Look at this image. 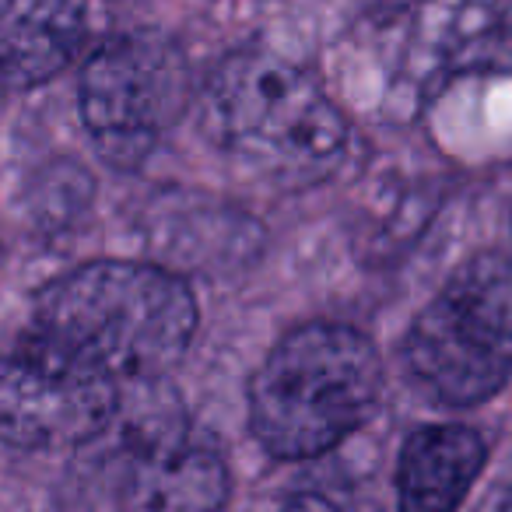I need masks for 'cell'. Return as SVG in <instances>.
<instances>
[{
  "label": "cell",
  "mask_w": 512,
  "mask_h": 512,
  "mask_svg": "<svg viewBox=\"0 0 512 512\" xmlns=\"http://www.w3.org/2000/svg\"><path fill=\"white\" fill-rule=\"evenodd\" d=\"M32 334L120 386L155 383L197 334V299L179 274L137 260H95L43 288Z\"/></svg>",
  "instance_id": "6da1fadb"
},
{
  "label": "cell",
  "mask_w": 512,
  "mask_h": 512,
  "mask_svg": "<svg viewBox=\"0 0 512 512\" xmlns=\"http://www.w3.org/2000/svg\"><path fill=\"white\" fill-rule=\"evenodd\" d=\"M200 127L232 165L274 186L327 179L348 151V120L313 74L271 50L228 53L200 88Z\"/></svg>",
  "instance_id": "7a4b0ae2"
},
{
  "label": "cell",
  "mask_w": 512,
  "mask_h": 512,
  "mask_svg": "<svg viewBox=\"0 0 512 512\" xmlns=\"http://www.w3.org/2000/svg\"><path fill=\"white\" fill-rule=\"evenodd\" d=\"M383 362L344 323L288 330L249 383V428L278 460H313L341 446L376 414Z\"/></svg>",
  "instance_id": "3957f363"
},
{
  "label": "cell",
  "mask_w": 512,
  "mask_h": 512,
  "mask_svg": "<svg viewBox=\"0 0 512 512\" xmlns=\"http://www.w3.org/2000/svg\"><path fill=\"white\" fill-rule=\"evenodd\" d=\"M404 365L446 407H477L509 383L512 256L481 253L442 285L407 330Z\"/></svg>",
  "instance_id": "277c9868"
},
{
  "label": "cell",
  "mask_w": 512,
  "mask_h": 512,
  "mask_svg": "<svg viewBox=\"0 0 512 512\" xmlns=\"http://www.w3.org/2000/svg\"><path fill=\"white\" fill-rule=\"evenodd\" d=\"M190 102V64L162 32L109 39L81 71V120L99 155L116 169L141 165L183 120Z\"/></svg>",
  "instance_id": "5b68a950"
},
{
  "label": "cell",
  "mask_w": 512,
  "mask_h": 512,
  "mask_svg": "<svg viewBox=\"0 0 512 512\" xmlns=\"http://www.w3.org/2000/svg\"><path fill=\"white\" fill-rule=\"evenodd\" d=\"M123 386L39 334L0 358V442L57 453L99 439L120 414Z\"/></svg>",
  "instance_id": "8992f818"
},
{
  "label": "cell",
  "mask_w": 512,
  "mask_h": 512,
  "mask_svg": "<svg viewBox=\"0 0 512 512\" xmlns=\"http://www.w3.org/2000/svg\"><path fill=\"white\" fill-rule=\"evenodd\" d=\"M228 484L232 481L221 449L165 418L134 435L123 474V509L221 512L228 502Z\"/></svg>",
  "instance_id": "52a82bcc"
},
{
  "label": "cell",
  "mask_w": 512,
  "mask_h": 512,
  "mask_svg": "<svg viewBox=\"0 0 512 512\" xmlns=\"http://www.w3.org/2000/svg\"><path fill=\"white\" fill-rule=\"evenodd\" d=\"M488 463L467 425H425L407 435L397 463V512H456Z\"/></svg>",
  "instance_id": "ba28073f"
},
{
  "label": "cell",
  "mask_w": 512,
  "mask_h": 512,
  "mask_svg": "<svg viewBox=\"0 0 512 512\" xmlns=\"http://www.w3.org/2000/svg\"><path fill=\"white\" fill-rule=\"evenodd\" d=\"M85 43L78 0H0V88H36Z\"/></svg>",
  "instance_id": "9c48e42d"
},
{
  "label": "cell",
  "mask_w": 512,
  "mask_h": 512,
  "mask_svg": "<svg viewBox=\"0 0 512 512\" xmlns=\"http://www.w3.org/2000/svg\"><path fill=\"white\" fill-rule=\"evenodd\" d=\"M281 512H341L337 509L334 502H330V498H323V495H313V491H309V495H299V498H292V502L285 505V509Z\"/></svg>",
  "instance_id": "30bf717a"
},
{
  "label": "cell",
  "mask_w": 512,
  "mask_h": 512,
  "mask_svg": "<svg viewBox=\"0 0 512 512\" xmlns=\"http://www.w3.org/2000/svg\"><path fill=\"white\" fill-rule=\"evenodd\" d=\"M505 512H512V491H509V498H505Z\"/></svg>",
  "instance_id": "8fae6325"
}]
</instances>
